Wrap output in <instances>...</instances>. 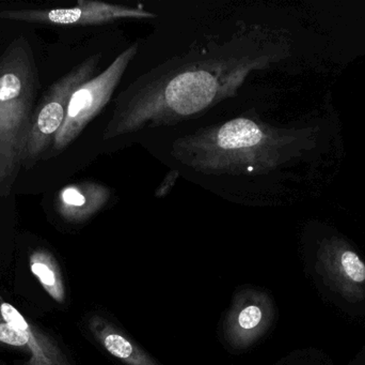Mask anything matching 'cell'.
Segmentation results:
<instances>
[{
    "label": "cell",
    "mask_w": 365,
    "mask_h": 365,
    "mask_svg": "<svg viewBox=\"0 0 365 365\" xmlns=\"http://www.w3.org/2000/svg\"><path fill=\"white\" fill-rule=\"evenodd\" d=\"M38 89L34 53L27 41L15 40L0 57V199L23 165Z\"/></svg>",
    "instance_id": "3"
},
{
    "label": "cell",
    "mask_w": 365,
    "mask_h": 365,
    "mask_svg": "<svg viewBox=\"0 0 365 365\" xmlns=\"http://www.w3.org/2000/svg\"><path fill=\"white\" fill-rule=\"evenodd\" d=\"M89 327L105 351L124 364L160 365L107 319L96 315L90 319Z\"/></svg>",
    "instance_id": "11"
},
{
    "label": "cell",
    "mask_w": 365,
    "mask_h": 365,
    "mask_svg": "<svg viewBox=\"0 0 365 365\" xmlns=\"http://www.w3.org/2000/svg\"><path fill=\"white\" fill-rule=\"evenodd\" d=\"M155 17V14L147 12L143 9L88 0H79L77 6L72 8H56L51 10L23 9L0 12V19L57 26L98 25L117 19H143Z\"/></svg>",
    "instance_id": "6"
},
{
    "label": "cell",
    "mask_w": 365,
    "mask_h": 365,
    "mask_svg": "<svg viewBox=\"0 0 365 365\" xmlns=\"http://www.w3.org/2000/svg\"><path fill=\"white\" fill-rule=\"evenodd\" d=\"M0 343L25 351L27 365H68L59 346L6 302L0 304Z\"/></svg>",
    "instance_id": "8"
},
{
    "label": "cell",
    "mask_w": 365,
    "mask_h": 365,
    "mask_svg": "<svg viewBox=\"0 0 365 365\" xmlns=\"http://www.w3.org/2000/svg\"><path fill=\"white\" fill-rule=\"evenodd\" d=\"M272 319L274 308L269 298L261 293H249L230 312L225 338L235 349H247L267 331Z\"/></svg>",
    "instance_id": "9"
},
{
    "label": "cell",
    "mask_w": 365,
    "mask_h": 365,
    "mask_svg": "<svg viewBox=\"0 0 365 365\" xmlns=\"http://www.w3.org/2000/svg\"><path fill=\"white\" fill-rule=\"evenodd\" d=\"M178 177H179V174H178L177 171H173V173L169 174L166 179H165V181L163 182L162 186L158 188L156 195L160 197L165 196V195L171 190V188H173V186H169V182L175 181Z\"/></svg>",
    "instance_id": "13"
},
{
    "label": "cell",
    "mask_w": 365,
    "mask_h": 365,
    "mask_svg": "<svg viewBox=\"0 0 365 365\" xmlns=\"http://www.w3.org/2000/svg\"><path fill=\"white\" fill-rule=\"evenodd\" d=\"M268 62L266 55L229 56L197 60L170 71L143 86L122 105L105 139L201 113L234 96L252 71Z\"/></svg>",
    "instance_id": "1"
},
{
    "label": "cell",
    "mask_w": 365,
    "mask_h": 365,
    "mask_svg": "<svg viewBox=\"0 0 365 365\" xmlns=\"http://www.w3.org/2000/svg\"><path fill=\"white\" fill-rule=\"evenodd\" d=\"M29 266L46 293L58 304L64 302L66 287L59 266L53 255L45 250L34 251L30 255Z\"/></svg>",
    "instance_id": "12"
},
{
    "label": "cell",
    "mask_w": 365,
    "mask_h": 365,
    "mask_svg": "<svg viewBox=\"0 0 365 365\" xmlns=\"http://www.w3.org/2000/svg\"><path fill=\"white\" fill-rule=\"evenodd\" d=\"M299 139L294 131L238 117L181 137L173 156L208 175H257L289 160Z\"/></svg>",
    "instance_id": "2"
},
{
    "label": "cell",
    "mask_w": 365,
    "mask_h": 365,
    "mask_svg": "<svg viewBox=\"0 0 365 365\" xmlns=\"http://www.w3.org/2000/svg\"><path fill=\"white\" fill-rule=\"evenodd\" d=\"M137 51V44L128 47L115 58L106 70L75 90L68 102L66 119L53 143L56 150L59 151L68 147L83 132L86 126L106 106Z\"/></svg>",
    "instance_id": "5"
},
{
    "label": "cell",
    "mask_w": 365,
    "mask_h": 365,
    "mask_svg": "<svg viewBox=\"0 0 365 365\" xmlns=\"http://www.w3.org/2000/svg\"><path fill=\"white\" fill-rule=\"evenodd\" d=\"M100 60L101 55L88 58L49 88L42 102L34 109L23 165L34 164L53 143L66 119L71 96L79 86L93 77Z\"/></svg>",
    "instance_id": "4"
},
{
    "label": "cell",
    "mask_w": 365,
    "mask_h": 365,
    "mask_svg": "<svg viewBox=\"0 0 365 365\" xmlns=\"http://www.w3.org/2000/svg\"><path fill=\"white\" fill-rule=\"evenodd\" d=\"M317 267L326 282L351 304L365 298V263L341 238L323 240L317 252Z\"/></svg>",
    "instance_id": "7"
},
{
    "label": "cell",
    "mask_w": 365,
    "mask_h": 365,
    "mask_svg": "<svg viewBox=\"0 0 365 365\" xmlns=\"http://www.w3.org/2000/svg\"><path fill=\"white\" fill-rule=\"evenodd\" d=\"M109 196L110 193L106 186L81 182L62 189L58 194L56 208L64 220L83 222L102 209Z\"/></svg>",
    "instance_id": "10"
}]
</instances>
